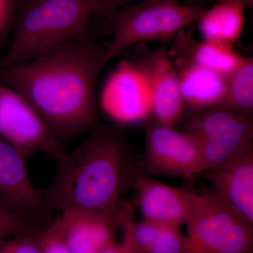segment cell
Masks as SVG:
<instances>
[{"mask_svg":"<svg viewBox=\"0 0 253 253\" xmlns=\"http://www.w3.org/2000/svg\"><path fill=\"white\" fill-rule=\"evenodd\" d=\"M105 48L89 33L36 59L0 69V83L29 101L63 144L99 126L97 82Z\"/></svg>","mask_w":253,"mask_h":253,"instance_id":"6da1fadb","label":"cell"},{"mask_svg":"<svg viewBox=\"0 0 253 253\" xmlns=\"http://www.w3.org/2000/svg\"><path fill=\"white\" fill-rule=\"evenodd\" d=\"M88 134L73 151L55 160L54 177L43 189L52 211L110 212L143 171L130 143L116 126L99 125Z\"/></svg>","mask_w":253,"mask_h":253,"instance_id":"7a4b0ae2","label":"cell"},{"mask_svg":"<svg viewBox=\"0 0 253 253\" xmlns=\"http://www.w3.org/2000/svg\"><path fill=\"white\" fill-rule=\"evenodd\" d=\"M109 9L93 0H23L0 69L36 59L84 33L93 14Z\"/></svg>","mask_w":253,"mask_h":253,"instance_id":"3957f363","label":"cell"},{"mask_svg":"<svg viewBox=\"0 0 253 253\" xmlns=\"http://www.w3.org/2000/svg\"><path fill=\"white\" fill-rule=\"evenodd\" d=\"M206 9L180 0H141L134 6L109 10L104 15L109 18L113 36L105 47V62L136 44L172 41L193 26Z\"/></svg>","mask_w":253,"mask_h":253,"instance_id":"277c9868","label":"cell"},{"mask_svg":"<svg viewBox=\"0 0 253 253\" xmlns=\"http://www.w3.org/2000/svg\"><path fill=\"white\" fill-rule=\"evenodd\" d=\"M186 225L185 253H253V224L212 191L199 194Z\"/></svg>","mask_w":253,"mask_h":253,"instance_id":"5b68a950","label":"cell"},{"mask_svg":"<svg viewBox=\"0 0 253 253\" xmlns=\"http://www.w3.org/2000/svg\"><path fill=\"white\" fill-rule=\"evenodd\" d=\"M0 136L28 161L38 153L56 160L64 154L63 144L36 109L22 95L0 83Z\"/></svg>","mask_w":253,"mask_h":253,"instance_id":"8992f818","label":"cell"},{"mask_svg":"<svg viewBox=\"0 0 253 253\" xmlns=\"http://www.w3.org/2000/svg\"><path fill=\"white\" fill-rule=\"evenodd\" d=\"M144 124L146 152L143 169L154 175L192 179L204 171L198 141L175 126L149 120Z\"/></svg>","mask_w":253,"mask_h":253,"instance_id":"52a82bcc","label":"cell"},{"mask_svg":"<svg viewBox=\"0 0 253 253\" xmlns=\"http://www.w3.org/2000/svg\"><path fill=\"white\" fill-rule=\"evenodd\" d=\"M132 203L123 199L107 212L68 211L55 218L71 253H101L116 244L118 229L132 218Z\"/></svg>","mask_w":253,"mask_h":253,"instance_id":"ba28073f","label":"cell"},{"mask_svg":"<svg viewBox=\"0 0 253 253\" xmlns=\"http://www.w3.org/2000/svg\"><path fill=\"white\" fill-rule=\"evenodd\" d=\"M28 161L0 136V211L18 217L53 219L43 190L35 187L27 172Z\"/></svg>","mask_w":253,"mask_h":253,"instance_id":"9c48e42d","label":"cell"},{"mask_svg":"<svg viewBox=\"0 0 253 253\" xmlns=\"http://www.w3.org/2000/svg\"><path fill=\"white\" fill-rule=\"evenodd\" d=\"M144 77L150 96L149 120L163 126H175L185 111L179 76L164 46L144 51L132 59Z\"/></svg>","mask_w":253,"mask_h":253,"instance_id":"30bf717a","label":"cell"},{"mask_svg":"<svg viewBox=\"0 0 253 253\" xmlns=\"http://www.w3.org/2000/svg\"><path fill=\"white\" fill-rule=\"evenodd\" d=\"M100 105L108 117L121 126L149 121V89L132 60L122 61L108 78L101 91Z\"/></svg>","mask_w":253,"mask_h":253,"instance_id":"8fae6325","label":"cell"},{"mask_svg":"<svg viewBox=\"0 0 253 253\" xmlns=\"http://www.w3.org/2000/svg\"><path fill=\"white\" fill-rule=\"evenodd\" d=\"M135 204L143 219L163 225H186L199 194L189 189L174 187L145 175L141 171L134 183Z\"/></svg>","mask_w":253,"mask_h":253,"instance_id":"7c38bea8","label":"cell"},{"mask_svg":"<svg viewBox=\"0 0 253 253\" xmlns=\"http://www.w3.org/2000/svg\"><path fill=\"white\" fill-rule=\"evenodd\" d=\"M199 175L211 183L219 199L253 224V146L222 167Z\"/></svg>","mask_w":253,"mask_h":253,"instance_id":"4fadbf2b","label":"cell"},{"mask_svg":"<svg viewBox=\"0 0 253 253\" xmlns=\"http://www.w3.org/2000/svg\"><path fill=\"white\" fill-rule=\"evenodd\" d=\"M168 54L174 64H191L227 78L245 59L234 46L202 40L196 41L192 29L184 30L173 39Z\"/></svg>","mask_w":253,"mask_h":253,"instance_id":"5bb4252c","label":"cell"},{"mask_svg":"<svg viewBox=\"0 0 253 253\" xmlns=\"http://www.w3.org/2000/svg\"><path fill=\"white\" fill-rule=\"evenodd\" d=\"M174 66L185 109L196 111L219 107L226 94V77L194 65Z\"/></svg>","mask_w":253,"mask_h":253,"instance_id":"9a60e30c","label":"cell"},{"mask_svg":"<svg viewBox=\"0 0 253 253\" xmlns=\"http://www.w3.org/2000/svg\"><path fill=\"white\" fill-rule=\"evenodd\" d=\"M253 115L241 118L229 130L198 141L202 156L204 171L222 167L253 146Z\"/></svg>","mask_w":253,"mask_h":253,"instance_id":"2e32d148","label":"cell"},{"mask_svg":"<svg viewBox=\"0 0 253 253\" xmlns=\"http://www.w3.org/2000/svg\"><path fill=\"white\" fill-rule=\"evenodd\" d=\"M246 6L236 1L217 3L196 21L204 41L233 46L244 31Z\"/></svg>","mask_w":253,"mask_h":253,"instance_id":"e0dca14e","label":"cell"},{"mask_svg":"<svg viewBox=\"0 0 253 253\" xmlns=\"http://www.w3.org/2000/svg\"><path fill=\"white\" fill-rule=\"evenodd\" d=\"M219 108L241 115H253V59L246 58L226 78L225 96Z\"/></svg>","mask_w":253,"mask_h":253,"instance_id":"ac0fdd59","label":"cell"},{"mask_svg":"<svg viewBox=\"0 0 253 253\" xmlns=\"http://www.w3.org/2000/svg\"><path fill=\"white\" fill-rule=\"evenodd\" d=\"M51 219L18 217L0 211V240L44 230Z\"/></svg>","mask_w":253,"mask_h":253,"instance_id":"d6986e66","label":"cell"},{"mask_svg":"<svg viewBox=\"0 0 253 253\" xmlns=\"http://www.w3.org/2000/svg\"><path fill=\"white\" fill-rule=\"evenodd\" d=\"M176 226L162 225L146 253H185L186 236Z\"/></svg>","mask_w":253,"mask_h":253,"instance_id":"ffe728a7","label":"cell"},{"mask_svg":"<svg viewBox=\"0 0 253 253\" xmlns=\"http://www.w3.org/2000/svg\"><path fill=\"white\" fill-rule=\"evenodd\" d=\"M42 231L0 240V253H41Z\"/></svg>","mask_w":253,"mask_h":253,"instance_id":"44dd1931","label":"cell"},{"mask_svg":"<svg viewBox=\"0 0 253 253\" xmlns=\"http://www.w3.org/2000/svg\"><path fill=\"white\" fill-rule=\"evenodd\" d=\"M41 253H71L56 219L42 231Z\"/></svg>","mask_w":253,"mask_h":253,"instance_id":"7402d4cb","label":"cell"},{"mask_svg":"<svg viewBox=\"0 0 253 253\" xmlns=\"http://www.w3.org/2000/svg\"><path fill=\"white\" fill-rule=\"evenodd\" d=\"M23 0H0V44L14 28L16 14Z\"/></svg>","mask_w":253,"mask_h":253,"instance_id":"603a6c76","label":"cell"},{"mask_svg":"<svg viewBox=\"0 0 253 253\" xmlns=\"http://www.w3.org/2000/svg\"><path fill=\"white\" fill-rule=\"evenodd\" d=\"M93 1L107 9H111L113 8L121 7L122 5L134 0H93Z\"/></svg>","mask_w":253,"mask_h":253,"instance_id":"cb8c5ba5","label":"cell"},{"mask_svg":"<svg viewBox=\"0 0 253 253\" xmlns=\"http://www.w3.org/2000/svg\"><path fill=\"white\" fill-rule=\"evenodd\" d=\"M101 253H126V249L122 242L120 244L116 243Z\"/></svg>","mask_w":253,"mask_h":253,"instance_id":"d4e9b609","label":"cell"},{"mask_svg":"<svg viewBox=\"0 0 253 253\" xmlns=\"http://www.w3.org/2000/svg\"><path fill=\"white\" fill-rule=\"evenodd\" d=\"M225 1H236V2L241 3L246 7L252 8L253 6V0H215L214 4L225 2Z\"/></svg>","mask_w":253,"mask_h":253,"instance_id":"484cf974","label":"cell"},{"mask_svg":"<svg viewBox=\"0 0 253 253\" xmlns=\"http://www.w3.org/2000/svg\"><path fill=\"white\" fill-rule=\"evenodd\" d=\"M122 243L123 245H124L125 247H126V253H141L138 252V251H134V250H133L132 249H131L130 247H129L127 245L125 244V243L123 242V241Z\"/></svg>","mask_w":253,"mask_h":253,"instance_id":"4316f807","label":"cell"}]
</instances>
